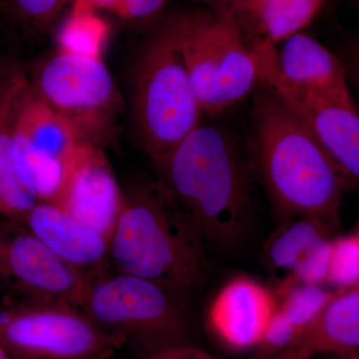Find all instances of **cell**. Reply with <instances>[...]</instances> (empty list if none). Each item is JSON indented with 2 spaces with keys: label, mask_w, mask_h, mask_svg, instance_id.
<instances>
[{
  "label": "cell",
  "mask_w": 359,
  "mask_h": 359,
  "mask_svg": "<svg viewBox=\"0 0 359 359\" xmlns=\"http://www.w3.org/2000/svg\"><path fill=\"white\" fill-rule=\"evenodd\" d=\"M355 236H356V237H358V238L359 240V224H358V231H356V233H355Z\"/></svg>",
  "instance_id": "obj_33"
},
{
  "label": "cell",
  "mask_w": 359,
  "mask_h": 359,
  "mask_svg": "<svg viewBox=\"0 0 359 359\" xmlns=\"http://www.w3.org/2000/svg\"><path fill=\"white\" fill-rule=\"evenodd\" d=\"M351 351H359V285L334 290L294 346L271 359H311Z\"/></svg>",
  "instance_id": "obj_16"
},
{
  "label": "cell",
  "mask_w": 359,
  "mask_h": 359,
  "mask_svg": "<svg viewBox=\"0 0 359 359\" xmlns=\"http://www.w3.org/2000/svg\"><path fill=\"white\" fill-rule=\"evenodd\" d=\"M1 7H2V4H1V1H0V9H1Z\"/></svg>",
  "instance_id": "obj_35"
},
{
  "label": "cell",
  "mask_w": 359,
  "mask_h": 359,
  "mask_svg": "<svg viewBox=\"0 0 359 359\" xmlns=\"http://www.w3.org/2000/svg\"><path fill=\"white\" fill-rule=\"evenodd\" d=\"M334 238L325 241L313 248L306 256L302 257V261L295 266L292 275L283 282L278 283V287L294 285L323 287L327 283L330 254H332Z\"/></svg>",
  "instance_id": "obj_23"
},
{
  "label": "cell",
  "mask_w": 359,
  "mask_h": 359,
  "mask_svg": "<svg viewBox=\"0 0 359 359\" xmlns=\"http://www.w3.org/2000/svg\"><path fill=\"white\" fill-rule=\"evenodd\" d=\"M202 114L178 45L164 21L143 52L135 92L137 131L153 162L192 133Z\"/></svg>",
  "instance_id": "obj_6"
},
{
  "label": "cell",
  "mask_w": 359,
  "mask_h": 359,
  "mask_svg": "<svg viewBox=\"0 0 359 359\" xmlns=\"http://www.w3.org/2000/svg\"><path fill=\"white\" fill-rule=\"evenodd\" d=\"M108 262L117 271L189 297L209 271L208 245L158 182L123 192L121 211L108 240Z\"/></svg>",
  "instance_id": "obj_3"
},
{
  "label": "cell",
  "mask_w": 359,
  "mask_h": 359,
  "mask_svg": "<svg viewBox=\"0 0 359 359\" xmlns=\"http://www.w3.org/2000/svg\"><path fill=\"white\" fill-rule=\"evenodd\" d=\"M340 59L346 68L349 87L353 86L359 95V36L347 45Z\"/></svg>",
  "instance_id": "obj_27"
},
{
  "label": "cell",
  "mask_w": 359,
  "mask_h": 359,
  "mask_svg": "<svg viewBox=\"0 0 359 359\" xmlns=\"http://www.w3.org/2000/svg\"><path fill=\"white\" fill-rule=\"evenodd\" d=\"M241 1H245V0H233V4H231V6L226 7V8H230V7L236 6V4H238V2H241Z\"/></svg>",
  "instance_id": "obj_32"
},
{
  "label": "cell",
  "mask_w": 359,
  "mask_h": 359,
  "mask_svg": "<svg viewBox=\"0 0 359 359\" xmlns=\"http://www.w3.org/2000/svg\"><path fill=\"white\" fill-rule=\"evenodd\" d=\"M210 1H212L215 6L228 7L233 4V0H210Z\"/></svg>",
  "instance_id": "obj_31"
},
{
  "label": "cell",
  "mask_w": 359,
  "mask_h": 359,
  "mask_svg": "<svg viewBox=\"0 0 359 359\" xmlns=\"http://www.w3.org/2000/svg\"><path fill=\"white\" fill-rule=\"evenodd\" d=\"M0 109L40 202L53 203L71 161L85 142L71 123L42 98L34 85L22 78L8 85Z\"/></svg>",
  "instance_id": "obj_7"
},
{
  "label": "cell",
  "mask_w": 359,
  "mask_h": 359,
  "mask_svg": "<svg viewBox=\"0 0 359 359\" xmlns=\"http://www.w3.org/2000/svg\"><path fill=\"white\" fill-rule=\"evenodd\" d=\"M321 4L323 0H245L226 9L237 22L249 21L257 34L252 42L275 45L302 32L320 11Z\"/></svg>",
  "instance_id": "obj_17"
},
{
  "label": "cell",
  "mask_w": 359,
  "mask_h": 359,
  "mask_svg": "<svg viewBox=\"0 0 359 359\" xmlns=\"http://www.w3.org/2000/svg\"><path fill=\"white\" fill-rule=\"evenodd\" d=\"M339 226L320 217L304 216L285 219L264 247V263L276 282H283L313 248L337 237Z\"/></svg>",
  "instance_id": "obj_18"
},
{
  "label": "cell",
  "mask_w": 359,
  "mask_h": 359,
  "mask_svg": "<svg viewBox=\"0 0 359 359\" xmlns=\"http://www.w3.org/2000/svg\"><path fill=\"white\" fill-rule=\"evenodd\" d=\"M155 166L163 192L208 247L230 252L243 245L254 205L247 162L230 131L199 125Z\"/></svg>",
  "instance_id": "obj_1"
},
{
  "label": "cell",
  "mask_w": 359,
  "mask_h": 359,
  "mask_svg": "<svg viewBox=\"0 0 359 359\" xmlns=\"http://www.w3.org/2000/svg\"><path fill=\"white\" fill-rule=\"evenodd\" d=\"M67 0H14L22 18L35 23L46 22L55 15Z\"/></svg>",
  "instance_id": "obj_24"
},
{
  "label": "cell",
  "mask_w": 359,
  "mask_h": 359,
  "mask_svg": "<svg viewBox=\"0 0 359 359\" xmlns=\"http://www.w3.org/2000/svg\"><path fill=\"white\" fill-rule=\"evenodd\" d=\"M108 27L94 9L75 6L59 33L60 51L86 57L100 58Z\"/></svg>",
  "instance_id": "obj_20"
},
{
  "label": "cell",
  "mask_w": 359,
  "mask_h": 359,
  "mask_svg": "<svg viewBox=\"0 0 359 359\" xmlns=\"http://www.w3.org/2000/svg\"><path fill=\"white\" fill-rule=\"evenodd\" d=\"M252 50L259 81L271 87L301 118L349 185L359 190L358 108L330 102L283 79L276 68L273 45L257 42Z\"/></svg>",
  "instance_id": "obj_9"
},
{
  "label": "cell",
  "mask_w": 359,
  "mask_h": 359,
  "mask_svg": "<svg viewBox=\"0 0 359 359\" xmlns=\"http://www.w3.org/2000/svg\"><path fill=\"white\" fill-rule=\"evenodd\" d=\"M0 359H25L16 355L13 351H9L6 346L0 344Z\"/></svg>",
  "instance_id": "obj_30"
},
{
  "label": "cell",
  "mask_w": 359,
  "mask_h": 359,
  "mask_svg": "<svg viewBox=\"0 0 359 359\" xmlns=\"http://www.w3.org/2000/svg\"><path fill=\"white\" fill-rule=\"evenodd\" d=\"M250 118L252 162L283 219L320 217L339 224L348 182L318 139L271 87L259 81Z\"/></svg>",
  "instance_id": "obj_2"
},
{
  "label": "cell",
  "mask_w": 359,
  "mask_h": 359,
  "mask_svg": "<svg viewBox=\"0 0 359 359\" xmlns=\"http://www.w3.org/2000/svg\"><path fill=\"white\" fill-rule=\"evenodd\" d=\"M278 308L276 292L250 276H237L224 283L210 304L208 328L231 351H255Z\"/></svg>",
  "instance_id": "obj_13"
},
{
  "label": "cell",
  "mask_w": 359,
  "mask_h": 359,
  "mask_svg": "<svg viewBox=\"0 0 359 359\" xmlns=\"http://www.w3.org/2000/svg\"><path fill=\"white\" fill-rule=\"evenodd\" d=\"M121 0H74L75 6L89 7L95 9L96 7L101 8L112 9L117 13Z\"/></svg>",
  "instance_id": "obj_28"
},
{
  "label": "cell",
  "mask_w": 359,
  "mask_h": 359,
  "mask_svg": "<svg viewBox=\"0 0 359 359\" xmlns=\"http://www.w3.org/2000/svg\"><path fill=\"white\" fill-rule=\"evenodd\" d=\"M0 344L25 359H110L125 346L78 306L55 302L0 309Z\"/></svg>",
  "instance_id": "obj_8"
},
{
  "label": "cell",
  "mask_w": 359,
  "mask_h": 359,
  "mask_svg": "<svg viewBox=\"0 0 359 359\" xmlns=\"http://www.w3.org/2000/svg\"><path fill=\"white\" fill-rule=\"evenodd\" d=\"M327 283L335 290L359 285V240L355 233L337 236L332 240Z\"/></svg>",
  "instance_id": "obj_22"
},
{
  "label": "cell",
  "mask_w": 359,
  "mask_h": 359,
  "mask_svg": "<svg viewBox=\"0 0 359 359\" xmlns=\"http://www.w3.org/2000/svg\"><path fill=\"white\" fill-rule=\"evenodd\" d=\"M35 88L77 132L79 120L101 114L115 93L114 82L102 59L61 51L40 68Z\"/></svg>",
  "instance_id": "obj_11"
},
{
  "label": "cell",
  "mask_w": 359,
  "mask_h": 359,
  "mask_svg": "<svg viewBox=\"0 0 359 359\" xmlns=\"http://www.w3.org/2000/svg\"><path fill=\"white\" fill-rule=\"evenodd\" d=\"M146 359H218L192 344L168 347Z\"/></svg>",
  "instance_id": "obj_26"
},
{
  "label": "cell",
  "mask_w": 359,
  "mask_h": 359,
  "mask_svg": "<svg viewBox=\"0 0 359 359\" xmlns=\"http://www.w3.org/2000/svg\"><path fill=\"white\" fill-rule=\"evenodd\" d=\"M169 0H121L117 13L125 18L145 20L157 15Z\"/></svg>",
  "instance_id": "obj_25"
},
{
  "label": "cell",
  "mask_w": 359,
  "mask_h": 359,
  "mask_svg": "<svg viewBox=\"0 0 359 359\" xmlns=\"http://www.w3.org/2000/svg\"><path fill=\"white\" fill-rule=\"evenodd\" d=\"M189 297L162 283L117 271L107 262L87 273L79 308L146 359L168 347L191 344Z\"/></svg>",
  "instance_id": "obj_4"
},
{
  "label": "cell",
  "mask_w": 359,
  "mask_h": 359,
  "mask_svg": "<svg viewBox=\"0 0 359 359\" xmlns=\"http://www.w3.org/2000/svg\"><path fill=\"white\" fill-rule=\"evenodd\" d=\"M86 275L54 256L27 226L0 223V285L25 302L79 308Z\"/></svg>",
  "instance_id": "obj_10"
},
{
  "label": "cell",
  "mask_w": 359,
  "mask_h": 359,
  "mask_svg": "<svg viewBox=\"0 0 359 359\" xmlns=\"http://www.w3.org/2000/svg\"><path fill=\"white\" fill-rule=\"evenodd\" d=\"M26 226L63 263L87 275L108 262V240L52 203L39 202Z\"/></svg>",
  "instance_id": "obj_15"
},
{
  "label": "cell",
  "mask_w": 359,
  "mask_h": 359,
  "mask_svg": "<svg viewBox=\"0 0 359 359\" xmlns=\"http://www.w3.org/2000/svg\"><path fill=\"white\" fill-rule=\"evenodd\" d=\"M165 22L203 113L219 114L254 93L259 82L256 56L229 9L183 11Z\"/></svg>",
  "instance_id": "obj_5"
},
{
  "label": "cell",
  "mask_w": 359,
  "mask_h": 359,
  "mask_svg": "<svg viewBox=\"0 0 359 359\" xmlns=\"http://www.w3.org/2000/svg\"><path fill=\"white\" fill-rule=\"evenodd\" d=\"M52 204L109 240L123 204V191L102 151L82 144Z\"/></svg>",
  "instance_id": "obj_12"
},
{
  "label": "cell",
  "mask_w": 359,
  "mask_h": 359,
  "mask_svg": "<svg viewBox=\"0 0 359 359\" xmlns=\"http://www.w3.org/2000/svg\"><path fill=\"white\" fill-rule=\"evenodd\" d=\"M39 202L0 109V212L25 219Z\"/></svg>",
  "instance_id": "obj_19"
},
{
  "label": "cell",
  "mask_w": 359,
  "mask_h": 359,
  "mask_svg": "<svg viewBox=\"0 0 359 359\" xmlns=\"http://www.w3.org/2000/svg\"><path fill=\"white\" fill-rule=\"evenodd\" d=\"M325 359H359V351L339 354H330Z\"/></svg>",
  "instance_id": "obj_29"
},
{
  "label": "cell",
  "mask_w": 359,
  "mask_h": 359,
  "mask_svg": "<svg viewBox=\"0 0 359 359\" xmlns=\"http://www.w3.org/2000/svg\"><path fill=\"white\" fill-rule=\"evenodd\" d=\"M334 292L320 285H294L278 287L276 294L278 311L297 328L301 337Z\"/></svg>",
  "instance_id": "obj_21"
},
{
  "label": "cell",
  "mask_w": 359,
  "mask_h": 359,
  "mask_svg": "<svg viewBox=\"0 0 359 359\" xmlns=\"http://www.w3.org/2000/svg\"><path fill=\"white\" fill-rule=\"evenodd\" d=\"M276 70L290 84L330 102L355 105L341 59L304 32L282 42L273 52Z\"/></svg>",
  "instance_id": "obj_14"
},
{
  "label": "cell",
  "mask_w": 359,
  "mask_h": 359,
  "mask_svg": "<svg viewBox=\"0 0 359 359\" xmlns=\"http://www.w3.org/2000/svg\"><path fill=\"white\" fill-rule=\"evenodd\" d=\"M355 2H356V6H358V7L359 8V0H355Z\"/></svg>",
  "instance_id": "obj_34"
}]
</instances>
